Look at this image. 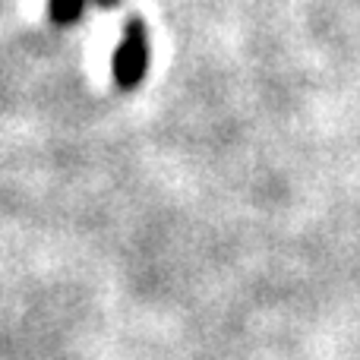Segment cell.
Wrapping results in <instances>:
<instances>
[{
    "label": "cell",
    "instance_id": "6da1fadb",
    "mask_svg": "<svg viewBox=\"0 0 360 360\" xmlns=\"http://www.w3.org/2000/svg\"><path fill=\"white\" fill-rule=\"evenodd\" d=\"M146 67H149V41H146V29L139 22H130L127 38L120 41L117 54H114V76L124 89L136 86L143 79Z\"/></svg>",
    "mask_w": 360,
    "mask_h": 360
},
{
    "label": "cell",
    "instance_id": "7a4b0ae2",
    "mask_svg": "<svg viewBox=\"0 0 360 360\" xmlns=\"http://www.w3.org/2000/svg\"><path fill=\"white\" fill-rule=\"evenodd\" d=\"M82 4L86 0H51V16L57 22H73V19H79Z\"/></svg>",
    "mask_w": 360,
    "mask_h": 360
}]
</instances>
